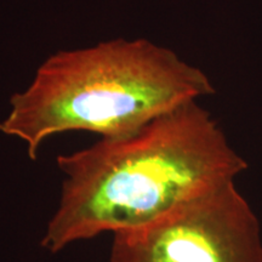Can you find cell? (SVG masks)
<instances>
[{
  "mask_svg": "<svg viewBox=\"0 0 262 262\" xmlns=\"http://www.w3.org/2000/svg\"><path fill=\"white\" fill-rule=\"evenodd\" d=\"M110 262H262L261 224L235 181L113 234Z\"/></svg>",
  "mask_w": 262,
  "mask_h": 262,
  "instance_id": "3957f363",
  "label": "cell"
},
{
  "mask_svg": "<svg viewBox=\"0 0 262 262\" xmlns=\"http://www.w3.org/2000/svg\"><path fill=\"white\" fill-rule=\"evenodd\" d=\"M56 163L64 181L40 241L54 254L102 233L148 225L248 169L198 101L129 135L58 156Z\"/></svg>",
  "mask_w": 262,
  "mask_h": 262,
  "instance_id": "6da1fadb",
  "label": "cell"
},
{
  "mask_svg": "<svg viewBox=\"0 0 262 262\" xmlns=\"http://www.w3.org/2000/svg\"><path fill=\"white\" fill-rule=\"evenodd\" d=\"M214 93L208 75L170 49L145 38L111 39L49 56L10 98L0 131L26 143L37 160L42 142L57 134L125 136Z\"/></svg>",
  "mask_w": 262,
  "mask_h": 262,
  "instance_id": "7a4b0ae2",
  "label": "cell"
}]
</instances>
